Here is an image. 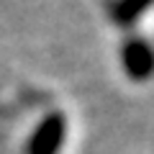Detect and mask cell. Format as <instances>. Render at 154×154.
Returning a JSON list of instances; mask_svg holds the SVG:
<instances>
[{"label": "cell", "instance_id": "cell-1", "mask_svg": "<svg viewBox=\"0 0 154 154\" xmlns=\"http://www.w3.org/2000/svg\"><path fill=\"white\" fill-rule=\"evenodd\" d=\"M67 134V118L62 113H49L44 121L36 126L31 141H28V154H57Z\"/></svg>", "mask_w": 154, "mask_h": 154}, {"label": "cell", "instance_id": "cell-3", "mask_svg": "<svg viewBox=\"0 0 154 154\" xmlns=\"http://www.w3.org/2000/svg\"><path fill=\"white\" fill-rule=\"evenodd\" d=\"M149 5H152V0H121L118 8H116V21L118 23H131Z\"/></svg>", "mask_w": 154, "mask_h": 154}, {"label": "cell", "instance_id": "cell-2", "mask_svg": "<svg viewBox=\"0 0 154 154\" xmlns=\"http://www.w3.org/2000/svg\"><path fill=\"white\" fill-rule=\"evenodd\" d=\"M123 64L131 77H149L154 72V51L144 41H131L123 49Z\"/></svg>", "mask_w": 154, "mask_h": 154}]
</instances>
